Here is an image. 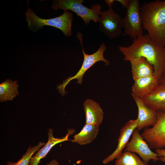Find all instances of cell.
<instances>
[{"instance_id":"e0dca14e","label":"cell","mask_w":165,"mask_h":165,"mask_svg":"<svg viewBox=\"0 0 165 165\" xmlns=\"http://www.w3.org/2000/svg\"><path fill=\"white\" fill-rule=\"evenodd\" d=\"M99 131V126L85 123L81 130L75 134L72 142L81 145L89 144L97 137Z\"/></svg>"},{"instance_id":"cb8c5ba5","label":"cell","mask_w":165,"mask_h":165,"mask_svg":"<svg viewBox=\"0 0 165 165\" xmlns=\"http://www.w3.org/2000/svg\"><path fill=\"white\" fill-rule=\"evenodd\" d=\"M106 3L108 5L109 7H112L115 0H107L105 1Z\"/></svg>"},{"instance_id":"3957f363","label":"cell","mask_w":165,"mask_h":165,"mask_svg":"<svg viewBox=\"0 0 165 165\" xmlns=\"http://www.w3.org/2000/svg\"><path fill=\"white\" fill-rule=\"evenodd\" d=\"M25 14L28 27L32 31L36 32L44 26H51L59 29L67 36L71 35L73 15L69 11H65L58 16L46 19L40 18L28 7Z\"/></svg>"},{"instance_id":"44dd1931","label":"cell","mask_w":165,"mask_h":165,"mask_svg":"<svg viewBox=\"0 0 165 165\" xmlns=\"http://www.w3.org/2000/svg\"><path fill=\"white\" fill-rule=\"evenodd\" d=\"M156 151L159 156V160L165 163V149H157Z\"/></svg>"},{"instance_id":"7a4b0ae2","label":"cell","mask_w":165,"mask_h":165,"mask_svg":"<svg viewBox=\"0 0 165 165\" xmlns=\"http://www.w3.org/2000/svg\"><path fill=\"white\" fill-rule=\"evenodd\" d=\"M140 12L144 29L153 41L165 47V0L145 3Z\"/></svg>"},{"instance_id":"d4e9b609","label":"cell","mask_w":165,"mask_h":165,"mask_svg":"<svg viewBox=\"0 0 165 165\" xmlns=\"http://www.w3.org/2000/svg\"><path fill=\"white\" fill-rule=\"evenodd\" d=\"M159 110L165 112V103L162 105Z\"/></svg>"},{"instance_id":"7c38bea8","label":"cell","mask_w":165,"mask_h":165,"mask_svg":"<svg viewBox=\"0 0 165 165\" xmlns=\"http://www.w3.org/2000/svg\"><path fill=\"white\" fill-rule=\"evenodd\" d=\"M53 129H49L47 142L32 157L29 165H38L41 160L46 156L53 146L60 143L69 140V136L73 133L74 130L69 129L65 136L62 138H55L53 135Z\"/></svg>"},{"instance_id":"277c9868","label":"cell","mask_w":165,"mask_h":165,"mask_svg":"<svg viewBox=\"0 0 165 165\" xmlns=\"http://www.w3.org/2000/svg\"><path fill=\"white\" fill-rule=\"evenodd\" d=\"M83 0H54L51 8L55 10L61 9L65 11H71L80 17L86 25L93 20L95 23L100 22L101 12V6L99 4H94L88 8L82 4Z\"/></svg>"},{"instance_id":"8fae6325","label":"cell","mask_w":165,"mask_h":165,"mask_svg":"<svg viewBox=\"0 0 165 165\" xmlns=\"http://www.w3.org/2000/svg\"><path fill=\"white\" fill-rule=\"evenodd\" d=\"M131 95L138 108V123L136 129L140 131L148 126H155L158 120L157 111L148 107L141 98L132 93Z\"/></svg>"},{"instance_id":"603a6c76","label":"cell","mask_w":165,"mask_h":165,"mask_svg":"<svg viewBox=\"0 0 165 165\" xmlns=\"http://www.w3.org/2000/svg\"><path fill=\"white\" fill-rule=\"evenodd\" d=\"M46 165H59L58 161L56 160H53L50 161Z\"/></svg>"},{"instance_id":"8992f818","label":"cell","mask_w":165,"mask_h":165,"mask_svg":"<svg viewBox=\"0 0 165 165\" xmlns=\"http://www.w3.org/2000/svg\"><path fill=\"white\" fill-rule=\"evenodd\" d=\"M140 8L138 0H130L126 8V15L122 19V26L124 29L123 36H128L134 39L144 35Z\"/></svg>"},{"instance_id":"ac0fdd59","label":"cell","mask_w":165,"mask_h":165,"mask_svg":"<svg viewBox=\"0 0 165 165\" xmlns=\"http://www.w3.org/2000/svg\"><path fill=\"white\" fill-rule=\"evenodd\" d=\"M18 84L17 81H12L8 79L0 84L1 102L12 100L19 95Z\"/></svg>"},{"instance_id":"5bb4252c","label":"cell","mask_w":165,"mask_h":165,"mask_svg":"<svg viewBox=\"0 0 165 165\" xmlns=\"http://www.w3.org/2000/svg\"><path fill=\"white\" fill-rule=\"evenodd\" d=\"M86 116V123L99 126L102 123L104 113L99 104L91 99L85 100L83 104Z\"/></svg>"},{"instance_id":"ba28073f","label":"cell","mask_w":165,"mask_h":165,"mask_svg":"<svg viewBox=\"0 0 165 165\" xmlns=\"http://www.w3.org/2000/svg\"><path fill=\"white\" fill-rule=\"evenodd\" d=\"M99 30L110 39L118 38L122 33V18L112 7L101 12Z\"/></svg>"},{"instance_id":"6da1fadb","label":"cell","mask_w":165,"mask_h":165,"mask_svg":"<svg viewBox=\"0 0 165 165\" xmlns=\"http://www.w3.org/2000/svg\"><path fill=\"white\" fill-rule=\"evenodd\" d=\"M119 49L124 61L145 58L152 65L154 75L159 82L165 81V47L153 41L148 34L134 39L130 46H120Z\"/></svg>"},{"instance_id":"30bf717a","label":"cell","mask_w":165,"mask_h":165,"mask_svg":"<svg viewBox=\"0 0 165 165\" xmlns=\"http://www.w3.org/2000/svg\"><path fill=\"white\" fill-rule=\"evenodd\" d=\"M138 123L137 119H130L122 127L118 139L116 148L111 154L104 159L103 160V164H108L120 156L123 149L125 148L133 133L136 129Z\"/></svg>"},{"instance_id":"484cf974","label":"cell","mask_w":165,"mask_h":165,"mask_svg":"<svg viewBox=\"0 0 165 165\" xmlns=\"http://www.w3.org/2000/svg\"><path fill=\"white\" fill-rule=\"evenodd\" d=\"M164 165H165V164H164Z\"/></svg>"},{"instance_id":"9c48e42d","label":"cell","mask_w":165,"mask_h":165,"mask_svg":"<svg viewBox=\"0 0 165 165\" xmlns=\"http://www.w3.org/2000/svg\"><path fill=\"white\" fill-rule=\"evenodd\" d=\"M138 154L145 163H148L151 160L156 162L159 160V156L153 152L136 129L132 134V138L124 150Z\"/></svg>"},{"instance_id":"5b68a950","label":"cell","mask_w":165,"mask_h":165,"mask_svg":"<svg viewBox=\"0 0 165 165\" xmlns=\"http://www.w3.org/2000/svg\"><path fill=\"white\" fill-rule=\"evenodd\" d=\"M77 37L82 46L84 57L83 61L80 68L75 75L69 77L66 80L64 81L62 84L57 86V88L59 92L62 96H64L66 93L65 90V87L69 82L72 80L76 79L77 83L81 84L82 82L83 76L85 72L96 63L99 61H103L106 65H108L110 64L109 61L105 59L104 56V53L107 49L104 43L101 44L98 49L95 52L92 54H88L86 53L84 50L82 45V34L81 33L78 32Z\"/></svg>"},{"instance_id":"4fadbf2b","label":"cell","mask_w":165,"mask_h":165,"mask_svg":"<svg viewBox=\"0 0 165 165\" xmlns=\"http://www.w3.org/2000/svg\"><path fill=\"white\" fill-rule=\"evenodd\" d=\"M159 83L153 75L141 78L134 80L131 87V93L141 99L153 92Z\"/></svg>"},{"instance_id":"d6986e66","label":"cell","mask_w":165,"mask_h":165,"mask_svg":"<svg viewBox=\"0 0 165 165\" xmlns=\"http://www.w3.org/2000/svg\"><path fill=\"white\" fill-rule=\"evenodd\" d=\"M114 165H149L141 160L134 153L125 151L116 159Z\"/></svg>"},{"instance_id":"7402d4cb","label":"cell","mask_w":165,"mask_h":165,"mask_svg":"<svg viewBox=\"0 0 165 165\" xmlns=\"http://www.w3.org/2000/svg\"><path fill=\"white\" fill-rule=\"evenodd\" d=\"M116 1L121 3L122 6L126 8L128 6L130 2V0H117Z\"/></svg>"},{"instance_id":"52a82bcc","label":"cell","mask_w":165,"mask_h":165,"mask_svg":"<svg viewBox=\"0 0 165 165\" xmlns=\"http://www.w3.org/2000/svg\"><path fill=\"white\" fill-rule=\"evenodd\" d=\"M158 120L151 128L146 127L141 135L151 149H157L165 148V112L157 111Z\"/></svg>"},{"instance_id":"ffe728a7","label":"cell","mask_w":165,"mask_h":165,"mask_svg":"<svg viewBox=\"0 0 165 165\" xmlns=\"http://www.w3.org/2000/svg\"><path fill=\"white\" fill-rule=\"evenodd\" d=\"M45 144L43 142H40L36 145L29 147L26 153L16 163L10 161L7 162V165H29L31 158L35 152L42 148Z\"/></svg>"},{"instance_id":"9a60e30c","label":"cell","mask_w":165,"mask_h":165,"mask_svg":"<svg viewBox=\"0 0 165 165\" xmlns=\"http://www.w3.org/2000/svg\"><path fill=\"white\" fill-rule=\"evenodd\" d=\"M130 62L132 78L134 80L154 75L153 67L145 58L138 57L134 59Z\"/></svg>"},{"instance_id":"2e32d148","label":"cell","mask_w":165,"mask_h":165,"mask_svg":"<svg viewBox=\"0 0 165 165\" xmlns=\"http://www.w3.org/2000/svg\"><path fill=\"white\" fill-rule=\"evenodd\" d=\"M141 99L149 108L156 111L159 110L165 103V81L159 82L153 92Z\"/></svg>"}]
</instances>
